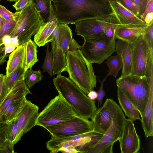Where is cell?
<instances>
[{
	"instance_id": "b9f144b4",
	"label": "cell",
	"mask_w": 153,
	"mask_h": 153,
	"mask_svg": "<svg viewBox=\"0 0 153 153\" xmlns=\"http://www.w3.org/2000/svg\"><path fill=\"white\" fill-rule=\"evenodd\" d=\"M7 122L0 123V147L6 140V129Z\"/></svg>"
},
{
	"instance_id": "f1b7e54d",
	"label": "cell",
	"mask_w": 153,
	"mask_h": 153,
	"mask_svg": "<svg viewBox=\"0 0 153 153\" xmlns=\"http://www.w3.org/2000/svg\"><path fill=\"white\" fill-rule=\"evenodd\" d=\"M25 71L23 65L19 66L9 75L5 76V80L10 91L12 88L19 81L24 79Z\"/></svg>"
},
{
	"instance_id": "f5cc1de1",
	"label": "cell",
	"mask_w": 153,
	"mask_h": 153,
	"mask_svg": "<svg viewBox=\"0 0 153 153\" xmlns=\"http://www.w3.org/2000/svg\"><path fill=\"white\" fill-rule=\"evenodd\" d=\"M1 0H0V1H1Z\"/></svg>"
},
{
	"instance_id": "f6af8a7d",
	"label": "cell",
	"mask_w": 153,
	"mask_h": 153,
	"mask_svg": "<svg viewBox=\"0 0 153 153\" xmlns=\"http://www.w3.org/2000/svg\"><path fill=\"white\" fill-rule=\"evenodd\" d=\"M116 27H109L104 30V33L111 39H115L114 37V30Z\"/></svg>"
},
{
	"instance_id": "2e32d148",
	"label": "cell",
	"mask_w": 153,
	"mask_h": 153,
	"mask_svg": "<svg viewBox=\"0 0 153 153\" xmlns=\"http://www.w3.org/2000/svg\"><path fill=\"white\" fill-rule=\"evenodd\" d=\"M114 101L107 98L91 119L93 130L104 134L111 124Z\"/></svg>"
},
{
	"instance_id": "30bf717a",
	"label": "cell",
	"mask_w": 153,
	"mask_h": 153,
	"mask_svg": "<svg viewBox=\"0 0 153 153\" xmlns=\"http://www.w3.org/2000/svg\"><path fill=\"white\" fill-rule=\"evenodd\" d=\"M104 134L92 130L74 136L57 138L51 137L46 143L47 149L51 153H57L59 147L62 143H67L78 153H86L91 148L96 145Z\"/></svg>"
},
{
	"instance_id": "44dd1931",
	"label": "cell",
	"mask_w": 153,
	"mask_h": 153,
	"mask_svg": "<svg viewBox=\"0 0 153 153\" xmlns=\"http://www.w3.org/2000/svg\"><path fill=\"white\" fill-rule=\"evenodd\" d=\"M147 26L139 27L121 26L114 30V37L132 44L143 34Z\"/></svg>"
},
{
	"instance_id": "7bdbcfd3",
	"label": "cell",
	"mask_w": 153,
	"mask_h": 153,
	"mask_svg": "<svg viewBox=\"0 0 153 153\" xmlns=\"http://www.w3.org/2000/svg\"><path fill=\"white\" fill-rule=\"evenodd\" d=\"M9 55L6 53V46L3 44L0 45V65L6 62V58Z\"/></svg>"
},
{
	"instance_id": "f35d334b",
	"label": "cell",
	"mask_w": 153,
	"mask_h": 153,
	"mask_svg": "<svg viewBox=\"0 0 153 153\" xmlns=\"http://www.w3.org/2000/svg\"><path fill=\"white\" fill-rule=\"evenodd\" d=\"M14 145L12 142L6 140L0 147V153H15L14 149Z\"/></svg>"
},
{
	"instance_id": "3957f363",
	"label": "cell",
	"mask_w": 153,
	"mask_h": 153,
	"mask_svg": "<svg viewBox=\"0 0 153 153\" xmlns=\"http://www.w3.org/2000/svg\"><path fill=\"white\" fill-rule=\"evenodd\" d=\"M65 58L68 78L87 95L96 87V76L92 63L83 56L80 49L67 52Z\"/></svg>"
},
{
	"instance_id": "d590c367",
	"label": "cell",
	"mask_w": 153,
	"mask_h": 153,
	"mask_svg": "<svg viewBox=\"0 0 153 153\" xmlns=\"http://www.w3.org/2000/svg\"><path fill=\"white\" fill-rule=\"evenodd\" d=\"M5 76L0 74V104L9 91L5 80Z\"/></svg>"
},
{
	"instance_id": "cb8c5ba5",
	"label": "cell",
	"mask_w": 153,
	"mask_h": 153,
	"mask_svg": "<svg viewBox=\"0 0 153 153\" xmlns=\"http://www.w3.org/2000/svg\"><path fill=\"white\" fill-rule=\"evenodd\" d=\"M24 52V46L22 45L18 46L9 55L6 68V76H8L19 66L23 65Z\"/></svg>"
},
{
	"instance_id": "ba28073f",
	"label": "cell",
	"mask_w": 153,
	"mask_h": 153,
	"mask_svg": "<svg viewBox=\"0 0 153 153\" xmlns=\"http://www.w3.org/2000/svg\"><path fill=\"white\" fill-rule=\"evenodd\" d=\"M122 109L114 101L112 122L100 141L86 153H112L114 143L121 137L126 120Z\"/></svg>"
},
{
	"instance_id": "816d5d0a",
	"label": "cell",
	"mask_w": 153,
	"mask_h": 153,
	"mask_svg": "<svg viewBox=\"0 0 153 153\" xmlns=\"http://www.w3.org/2000/svg\"><path fill=\"white\" fill-rule=\"evenodd\" d=\"M7 0L8 1H16L18 0Z\"/></svg>"
},
{
	"instance_id": "277c9868",
	"label": "cell",
	"mask_w": 153,
	"mask_h": 153,
	"mask_svg": "<svg viewBox=\"0 0 153 153\" xmlns=\"http://www.w3.org/2000/svg\"><path fill=\"white\" fill-rule=\"evenodd\" d=\"M72 31L68 25L58 24L51 34V48L53 49V74L55 75L65 71V56L68 51L80 49V45L73 38Z\"/></svg>"
},
{
	"instance_id": "4316f807",
	"label": "cell",
	"mask_w": 153,
	"mask_h": 153,
	"mask_svg": "<svg viewBox=\"0 0 153 153\" xmlns=\"http://www.w3.org/2000/svg\"><path fill=\"white\" fill-rule=\"evenodd\" d=\"M37 7L44 23L48 22L51 15L52 0H30Z\"/></svg>"
},
{
	"instance_id": "8fae6325",
	"label": "cell",
	"mask_w": 153,
	"mask_h": 153,
	"mask_svg": "<svg viewBox=\"0 0 153 153\" xmlns=\"http://www.w3.org/2000/svg\"><path fill=\"white\" fill-rule=\"evenodd\" d=\"M74 24L76 35L84 39L100 36L103 33L105 29L109 27L125 26L120 24L114 13L101 18L81 20Z\"/></svg>"
},
{
	"instance_id": "7dc6e473",
	"label": "cell",
	"mask_w": 153,
	"mask_h": 153,
	"mask_svg": "<svg viewBox=\"0 0 153 153\" xmlns=\"http://www.w3.org/2000/svg\"><path fill=\"white\" fill-rule=\"evenodd\" d=\"M17 47L13 44L11 43L10 44L6 46V51L8 54L12 52Z\"/></svg>"
},
{
	"instance_id": "ab89813d",
	"label": "cell",
	"mask_w": 153,
	"mask_h": 153,
	"mask_svg": "<svg viewBox=\"0 0 153 153\" xmlns=\"http://www.w3.org/2000/svg\"><path fill=\"white\" fill-rule=\"evenodd\" d=\"M30 0H18L13 5L17 12H20L30 3Z\"/></svg>"
},
{
	"instance_id": "5bb4252c",
	"label": "cell",
	"mask_w": 153,
	"mask_h": 153,
	"mask_svg": "<svg viewBox=\"0 0 153 153\" xmlns=\"http://www.w3.org/2000/svg\"><path fill=\"white\" fill-rule=\"evenodd\" d=\"M39 110L38 106L30 100H27L23 109L17 118L18 131L15 145L21 140L24 134L36 126Z\"/></svg>"
},
{
	"instance_id": "d6986e66",
	"label": "cell",
	"mask_w": 153,
	"mask_h": 153,
	"mask_svg": "<svg viewBox=\"0 0 153 153\" xmlns=\"http://www.w3.org/2000/svg\"><path fill=\"white\" fill-rule=\"evenodd\" d=\"M58 24L55 18L53 6H51V15L49 21L44 23L34 35V42L39 47L43 46L51 42V35Z\"/></svg>"
},
{
	"instance_id": "f546056e",
	"label": "cell",
	"mask_w": 153,
	"mask_h": 153,
	"mask_svg": "<svg viewBox=\"0 0 153 153\" xmlns=\"http://www.w3.org/2000/svg\"><path fill=\"white\" fill-rule=\"evenodd\" d=\"M43 77L40 70L34 71L31 68L25 71L24 79L26 85L30 88L35 84L40 82Z\"/></svg>"
},
{
	"instance_id": "ac0fdd59",
	"label": "cell",
	"mask_w": 153,
	"mask_h": 153,
	"mask_svg": "<svg viewBox=\"0 0 153 153\" xmlns=\"http://www.w3.org/2000/svg\"><path fill=\"white\" fill-rule=\"evenodd\" d=\"M29 94H32L26 85L24 79L18 81L10 90L0 104V123L5 122L3 116L8 107L13 101Z\"/></svg>"
},
{
	"instance_id": "8d00e7d4",
	"label": "cell",
	"mask_w": 153,
	"mask_h": 153,
	"mask_svg": "<svg viewBox=\"0 0 153 153\" xmlns=\"http://www.w3.org/2000/svg\"><path fill=\"white\" fill-rule=\"evenodd\" d=\"M120 2L126 9L136 16L140 17L138 10L131 0H120Z\"/></svg>"
},
{
	"instance_id": "836d02e7",
	"label": "cell",
	"mask_w": 153,
	"mask_h": 153,
	"mask_svg": "<svg viewBox=\"0 0 153 153\" xmlns=\"http://www.w3.org/2000/svg\"><path fill=\"white\" fill-rule=\"evenodd\" d=\"M20 12L13 13L0 4V16L7 21H17Z\"/></svg>"
},
{
	"instance_id": "681fc988",
	"label": "cell",
	"mask_w": 153,
	"mask_h": 153,
	"mask_svg": "<svg viewBox=\"0 0 153 153\" xmlns=\"http://www.w3.org/2000/svg\"><path fill=\"white\" fill-rule=\"evenodd\" d=\"M108 1H116L120 2V0H104Z\"/></svg>"
},
{
	"instance_id": "5b68a950",
	"label": "cell",
	"mask_w": 153,
	"mask_h": 153,
	"mask_svg": "<svg viewBox=\"0 0 153 153\" xmlns=\"http://www.w3.org/2000/svg\"><path fill=\"white\" fill-rule=\"evenodd\" d=\"M117 87L120 88L142 115L147 102L149 88L145 76L130 74L116 80Z\"/></svg>"
},
{
	"instance_id": "603a6c76",
	"label": "cell",
	"mask_w": 153,
	"mask_h": 153,
	"mask_svg": "<svg viewBox=\"0 0 153 153\" xmlns=\"http://www.w3.org/2000/svg\"><path fill=\"white\" fill-rule=\"evenodd\" d=\"M117 97L121 108L124 111L125 115L133 121L137 120H140L139 111L119 87L117 88Z\"/></svg>"
},
{
	"instance_id": "c3c4849f",
	"label": "cell",
	"mask_w": 153,
	"mask_h": 153,
	"mask_svg": "<svg viewBox=\"0 0 153 153\" xmlns=\"http://www.w3.org/2000/svg\"><path fill=\"white\" fill-rule=\"evenodd\" d=\"M97 93L96 91L93 90L87 94V96L90 99L95 100L97 97Z\"/></svg>"
},
{
	"instance_id": "9a60e30c",
	"label": "cell",
	"mask_w": 153,
	"mask_h": 153,
	"mask_svg": "<svg viewBox=\"0 0 153 153\" xmlns=\"http://www.w3.org/2000/svg\"><path fill=\"white\" fill-rule=\"evenodd\" d=\"M133 120L126 119L123 134L118 140L121 153H137L140 150V141Z\"/></svg>"
},
{
	"instance_id": "74e56055",
	"label": "cell",
	"mask_w": 153,
	"mask_h": 153,
	"mask_svg": "<svg viewBox=\"0 0 153 153\" xmlns=\"http://www.w3.org/2000/svg\"><path fill=\"white\" fill-rule=\"evenodd\" d=\"M110 75L108 73L102 81H100L99 77L97 76L98 81L100 83V89L97 92L98 95L97 100V101L98 106H99L100 104V105H102L103 99L104 97L106 95L103 89V85L105 81H106L107 78Z\"/></svg>"
},
{
	"instance_id": "1f68e13d",
	"label": "cell",
	"mask_w": 153,
	"mask_h": 153,
	"mask_svg": "<svg viewBox=\"0 0 153 153\" xmlns=\"http://www.w3.org/2000/svg\"><path fill=\"white\" fill-rule=\"evenodd\" d=\"M17 21H7L3 19L0 27V45L2 44L3 38L9 35L14 29Z\"/></svg>"
},
{
	"instance_id": "d4e9b609",
	"label": "cell",
	"mask_w": 153,
	"mask_h": 153,
	"mask_svg": "<svg viewBox=\"0 0 153 153\" xmlns=\"http://www.w3.org/2000/svg\"><path fill=\"white\" fill-rule=\"evenodd\" d=\"M22 45L25 48L23 65L26 71L39 61L37 56V46L31 39Z\"/></svg>"
},
{
	"instance_id": "d6a6232c",
	"label": "cell",
	"mask_w": 153,
	"mask_h": 153,
	"mask_svg": "<svg viewBox=\"0 0 153 153\" xmlns=\"http://www.w3.org/2000/svg\"><path fill=\"white\" fill-rule=\"evenodd\" d=\"M49 44L47 43V48L45 50L46 56L44 62L42 66L43 72H47L51 77L53 74V49L52 48L50 52L49 50Z\"/></svg>"
},
{
	"instance_id": "83f0119b",
	"label": "cell",
	"mask_w": 153,
	"mask_h": 153,
	"mask_svg": "<svg viewBox=\"0 0 153 153\" xmlns=\"http://www.w3.org/2000/svg\"><path fill=\"white\" fill-rule=\"evenodd\" d=\"M109 69L107 71L110 75H112L115 78L120 70L123 68V63L120 56L117 54L116 55L109 56L106 59Z\"/></svg>"
},
{
	"instance_id": "4dcf8cb0",
	"label": "cell",
	"mask_w": 153,
	"mask_h": 153,
	"mask_svg": "<svg viewBox=\"0 0 153 153\" xmlns=\"http://www.w3.org/2000/svg\"><path fill=\"white\" fill-rule=\"evenodd\" d=\"M6 122V140L12 142L14 144L18 131L17 118Z\"/></svg>"
},
{
	"instance_id": "484cf974",
	"label": "cell",
	"mask_w": 153,
	"mask_h": 153,
	"mask_svg": "<svg viewBox=\"0 0 153 153\" xmlns=\"http://www.w3.org/2000/svg\"><path fill=\"white\" fill-rule=\"evenodd\" d=\"M27 100L24 96L13 101L6 109L3 116L4 120L9 121L18 117L23 109Z\"/></svg>"
},
{
	"instance_id": "52a82bcc",
	"label": "cell",
	"mask_w": 153,
	"mask_h": 153,
	"mask_svg": "<svg viewBox=\"0 0 153 153\" xmlns=\"http://www.w3.org/2000/svg\"><path fill=\"white\" fill-rule=\"evenodd\" d=\"M76 115L72 107L59 94L39 113L36 126L44 128L62 123Z\"/></svg>"
},
{
	"instance_id": "ffe728a7",
	"label": "cell",
	"mask_w": 153,
	"mask_h": 153,
	"mask_svg": "<svg viewBox=\"0 0 153 153\" xmlns=\"http://www.w3.org/2000/svg\"><path fill=\"white\" fill-rule=\"evenodd\" d=\"M132 44L118 39L116 42L115 51L121 58L123 68L120 77L130 74L132 65Z\"/></svg>"
},
{
	"instance_id": "4fadbf2b",
	"label": "cell",
	"mask_w": 153,
	"mask_h": 153,
	"mask_svg": "<svg viewBox=\"0 0 153 153\" xmlns=\"http://www.w3.org/2000/svg\"><path fill=\"white\" fill-rule=\"evenodd\" d=\"M132 45L131 74L145 76L148 59L153 49H151L142 35Z\"/></svg>"
},
{
	"instance_id": "ee69618b",
	"label": "cell",
	"mask_w": 153,
	"mask_h": 153,
	"mask_svg": "<svg viewBox=\"0 0 153 153\" xmlns=\"http://www.w3.org/2000/svg\"><path fill=\"white\" fill-rule=\"evenodd\" d=\"M153 12V0H149L143 13L140 16L144 21L145 17L149 13Z\"/></svg>"
},
{
	"instance_id": "8992f818",
	"label": "cell",
	"mask_w": 153,
	"mask_h": 153,
	"mask_svg": "<svg viewBox=\"0 0 153 153\" xmlns=\"http://www.w3.org/2000/svg\"><path fill=\"white\" fill-rule=\"evenodd\" d=\"M44 23L37 7L31 1L20 12L15 27L9 36L17 39L19 46L22 45L31 39Z\"/></svg>"
},
{
	"instance_id": "6da1fadb",
	"label": "cell",
	"mask_w": 153,
	"mask_h": 153,
	"mask_svg": "<svg viewBox=\"0 0 153 153\" xmlns=\"http://www.w3.org/2000/svg\"><path fill=\"white\" fill-rule=\"evenodd\" d=\"M58 24H75L84 20L99 18L114 13L109 1L104 0H52Z\"/></svg>"
},
{
	"instance_id": "9c48e42d",
	"label": "cell",
	"mask_w": 153,
	"mask_h": 153,
	"mask_svg": "<svg viewBox=\"0 0 153 153\" xmlns=\"http://www.w3.org/2000/svg\"><path fill=\"white\" fill-rule=\"evenodd\" d=\"M116 39H110L104 33L96 37L84 38L80 50L90 63L101 64L115 51Z\"/></svg>"
},
{
	"instance_id": "e575fe53",
	"label": "cell",
	"mask_w": 153,
	"mask_h": 153,
	"mask_svg": "<svg viewBox=\"0 0 153 153\" xmlns=\"http://www.w3.org/2000/svg\"><path fill=\"white\" fill-rule=\"evenodd\" d=\"M142 36L150 48L153 49V22L147 26Z\"/></svg>"
},
{
	"instance_id": "7c38bea8",
	"label": "cell",
	"mask_w": 153,
	"mask_h": 153,
	"mask_svg": "<svg viewBox=\"0 0 153 153\" xmlns=\"http://www.w3.org/2000/svg\"><path fill=\"white\" fill-rule=\"evenodd\" d=\"M44 128L52 137L57 138L74 136L93 130L91 121L76 115L62 123Z\"/></svg>"
},
{
	"instance_id": "f907efd6",
	"label": "cell",
	"mask_w": 153,
	"mask_h": 153,
	"mask_svg": "<svg viewBox=\"0 0 153 153\" xmlns=\"http://www.w3.org/2000/svg\"><path fill=\"white\" fill-rule=\"evenodd\" d=\"M3 19L0 16V27Z\"/></svg>"
},
{
	"instance_id": "bcb514c9",
	"label": "cell",
	"mask_w": 153,
	"mask_h": 153,
	"mask_svg": "<svg viewBox=\"0 0 153 153\" xmlns=\"http://www.w3.org/2000/svg\"><path fill=\"white\" fill-rule=\"evenodd\" d=\"M144 21L147 26L153 22V12L147 14L145 17Z\"/></svg>"
},
{
	"instance_id": "e0dca14e",
	"label": "cell",
	"mask_w": 153,
	"mask_h": 153,
	"mask_svg": "<svg viewBox=\"0 0 153 153\" xmlns=\"http://www.w3.org/2000/svg\"><path fill=\"white\" fill-rule=\"evenodd\" d=\"M120 24L128 27L147 26L144 21L123 7L119 1H109Z\"/></svg>"
},
{
	"instance_id": "60d3db41",
	"label": "cell",
	"mask_w": 153,
	"mask_h": 153,
	"mask_svg": "<svg viewBox=\"0 0 153 153\" xmlns=\"http://www.w3.org/2000/svg\"><path fill=\"white\" fill-rule=\"evenodd\" d=\"M137 8L140 16L142 15L149 0H131Z\"/></svg>"
},
{
	"instance_id": "7402d4cb",
	"label": "cell",
	"mask_w": 153,
	"mask_h": 153,
	"mask_svg": "<svg viewBox=\"0 0 153 153\" xmlns=\"http://www.w3.org/2000/svg\"><path fill=\"white\" fill-rule=\"evenodd\" d=\"M149 96L146 107L141 117V125L146 137L153 136V87H149Z\"/></svg>"
},
{
	"instance_id": "7a4b0ae2",
	"label": "cell",
	"mask_w": 153,
	"mask_h": 153,
	"mask_svg": "<svg viewBox=\"0 0 153 153\" xmlns=\"http://www.w3.org/2000/svg\"><path fill=\"white\" fill-rule=\"evenodd\" d=\"M53 82L59 94L72 107L76 115L92 118L98 108L95 100L90 99L73 81L61 74L53 78Z\"/></svg>"
}]
</instances>
